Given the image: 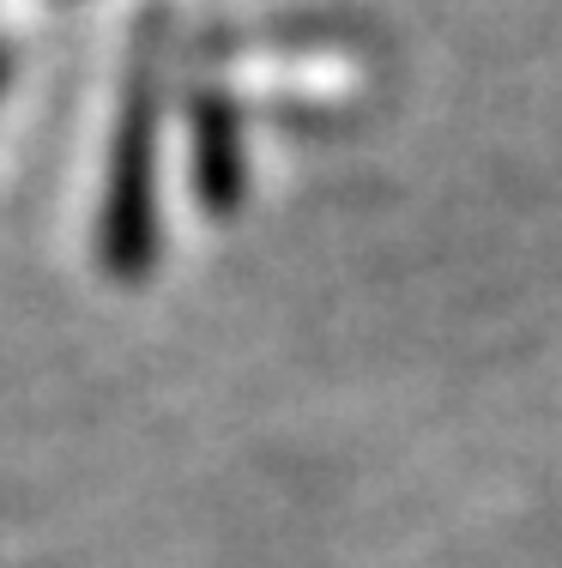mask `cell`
Here are the masks:
<instances>
[{"mask_svg":"<svg viewBox=\"0 0 562 568\" xmlns=\"http://www.w3.org/2000/svg\"><path fill=\"white\" fill-rule=\"evenodd\" d=\"M0 91H7V49H0Z\"/></svg>","mask_w":562,"mask_h":568,"instance_id":"3","label":"cell"},{"mask_svg":"<svg viewBox=\"0 0 562 568\" xmlns=\"http://www.w3.org/2000/svg\"><path fill=\"white\" fill-rule=\"evenodd\" d=\"M157 140H164V79L152 55H140L122 91L98 206V261L115 284H140L157 266Z\"/></svg>","mask_w":562,"mask_h":568,"instance_id":"1","label":"cell"},{"mask_svg":"<svg viewBox=\"0 0 562 568\" xmlns=\"http://www.w3.org/2000/svg\"><path fill=\"white\" fill-rule=\"evenodd\" d=\"M187 152H194V194L200 206L231 212L243 200L248 164H243V115L218 85H200L187 98Z\"/></svg>","mask_w":562,"mask_h":568,"instance_id":"2","label":"cell"}]
</instances>
